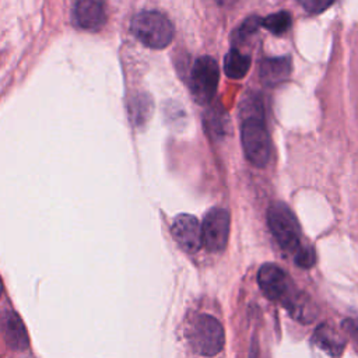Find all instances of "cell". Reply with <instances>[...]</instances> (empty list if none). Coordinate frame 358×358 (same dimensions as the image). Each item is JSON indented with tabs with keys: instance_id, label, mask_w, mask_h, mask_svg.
<instances>
[{
	"instance_id": "obj_1",
	"label": "cell",
	"mask_w": 358,
	"mask_h": 358,
	"mask_svg": "<svg viewBox=\"0 0 358 358\" xmlns=\"http://www.w3.org/2000/svg\"><path fill=\"white\" fill-rule=\"evenodd\" d=\"M257 284L270 301L280 303L295 320L310 323L316 319L317 309L310 296L298 289L280 266L274 263L262 264L257 271Z\"/></svg>"
},
{
	"instance_id": "obj_2",
	"label": "cell",
	"mask_w": 358,
	"mask_h": 358,
	"mask_svg": "<svg viewBox=\"0 0 358 358\" xmlns=\"http://www.w3.org/2000/svg\"><path fill=\"white\" fill-rule=\"evenodd\" d=\"M267 224L280 248L294 256L303 246L301 243V228L291 208L281 203H273L267 210Z\"/></svg>"
},
{
	"instance_id": "obj_3",
	"label": "cell",
	"mask_w": 358,
	"mask_h": 358,
	"mask_svg": "<svg viewBox=\"0 0 358 358\" xmlns=\"http://www.w3.org/2000/svg\"><path fill=\"white\" fill-rule=\"evenodd\" d=\"M133 35L145 46L162 49L168 46L173 36L171 21L158 11H141L136 14L130 24Z\"/></svg>"
},
{
	"instance_id": "obj_4",
	"label": "cell",
	"mask_w": 358,
	"mask_h": 358,
	"mask_svg": "<svg viewBox=\"0 0 358 358\" xmlns=\"http://www.w3.org/2000/svg\"><path fill=\"white\" fill-rule=\"evenodd\" d=\"M189 341L197 354L204 357H214L224 347V329L214 316L200 315L196 317L190 327Z\"/></svg>"
},
{
	"instance_id": "obj_5",
	"label": "cell",
	"mask_w": 358,
	"mask_h": 358,
	"mask_svg": "<svg viewBox=\"0 0 358 358\" xmlns=\"http://www.w3.org/2000/svg\"><path fill=\"white\" fill-rule=\"evenodd\" d=\"M241 138L248 161L255 166H264L270 158L271 144L263 120L245 119L241 129Z\"/></svg>"
},
{
	"instance_id": "obj_6",
	"label": "cell",
	"mask_w": 358,
	"mask_h": 358,
	"mask_svg": "<svg viewBox=\"0 0 358 358\" xmlns=\"http://www.w3.org/2000/svg\"><path fill=\"white\" fill-rule=\"evenodd\" d=\"M220 80L218 64L210 56L199 57L190 71V90L194 101L200 105L211 102Z\"/></svg>"
},
{
	"instance_id": "obj_7",
	"label": "cell",
	"mask_w": 358,
	"mask_h": 358,
	"mask_svg": "<svg viewBox=\"0 0 358 358\" xmlns=\"http://www.w3.org/2000/svg\"><path fill=\"white\" fill-rule=\"evenodd\" d=\"M229 214L225 208H211L201 224L203 246L213 253L225 249L229 236Z\"/></svg>"
},
{
	"instance_id": "obj_8",
	"label": "cell",
	"mask_w": 358,
	"mask_h": 358,
	"mask_svg": "<svg viewBox=\"0 0 358 358\" xmlns=\"http://www.w3.org/2000/svg\"><path fill=\"white\" fill-rule=\"evenodd\" d=\"M73 24L84 31H99L106 22V8L102 0H76L71 11Z\"/></svg>"
},
{
	"instance_id": "obj_9",
	"label": "cell",
	"mask_w": 358,
	"mask_h": 358,
	"mask_svg": "<svg viewBox=\"0 0 358 358\" xmlns=\"http://www.w3.org/2000/svg\"><path fill=\"white\" fill-rule=\"evenodd\" d=\"M171 232L180 249L187 253H194L203 246L201 224L190 214H179L172 222Z\"/></svg>"
},
{
	"instance_id": "obj_10",
	"label": "cell",
	"mask_w": 358,
	"mask_h": 358,
	"mask_svg": "<svg viewBox=\"0 0 358 358\" xmlns=\"http://www.w3.org/2000/svg\"><path fill=\"white\" fill-rule=\"evenodd\" d=\"M0 329L7 345L13 350L28 347V334L22 320L14 312H4L0 316Z\"/></svg>"
},
{
	"instance_id": "obj_11",
	"label": "cell",
	"mask_w": 358,
	"mask_h": 358,
	"mask_svg": "<svg viewBox=\"0 0 358 358\" xmlns=\"http://www.w3.org/2000/svg\"><path fill=\"white\" fill-rule=\"evenodd\" d=\"M260 80L270 87L284 83L291 73L289 57H267L260 63Z\"/></svg>"
},
{
	"instance_id": "obj_12",
	"label": "cell",
	"mask_w": 358,
	"mask_h": 358,
	"mask_svg": "<svg viewBox=\"0 0 358 358\" xmlns=\"http://www.w3.org/2000/svg\"><path fill=\"white\" fill-rule=\"evenodd\" d=\"M313 341L317 345V348L323 350L327 355L333 358H338L344 351V340L341 336L330 326L320 324L315 333H313Z\"/></svg>"
},
{
	"instance_id": "obj_13",
	"label": "cell",
	"mask_w": 358,
	"mask_h": 358,
	"mask_svg": "<svg viewBox=\"0 0 358 358\" xmlns=\"http://www.w3.org/2000/svg\"><path fill=\"white\" fill-rule=\"evenodd\" d=\"M250 67V57L241 53L238 49H231L224 59V71L228 77L239 80L246 76Z\"/></svg>"
},
{
	"instance_id": "obj_14",
	"label": "cell",
	"mask_w": 358,
	"mask_h": 358,
	"mask_svg": "<svg viewBox=\"0 0 358 358\" xmlns=\"http://www.w3.org/2000/svg\"><path fill=\"white\" fill-rule=\"evenodd\" d=\"M262 25L274 35H281L287 32L291 27V14L288 11H277L268 14L262 20Z\"/></svg>"
},
{
	"instance_id": "obj_15",
	"label": "cell",
	"mask_w": 358,
	"mask_h": 358,
	"mask_svg": "<svg viewBox=\"0 0 358 358\" xmlns=\"http://www.w3.org/2000/svg\"><path fill=\"white\" fill-rule=\"evenodd\" d=\"M262 25V20L256 15H252L249 18H246L239 27L238 29L234 32V42H243L246 41L248 38H250L253 34L257 32V29L260 28Z\"/></svg>"
},
{
	"instance_id": "obj_16",
	"label": "cell",
	"mask_w": 358,
	"mask_h": 358,
	"mask_svg": "<svg viewBox=\"0 0 358 358\" xmlns=\"http://www.w3.org/2000/svg\"><path fill=\"white\" fill-rule=\"evenodd\" d=\"M294 260L295 263L302 267V268H309L315 264L316 262V256H315V250L312 246L309 245H303L298 252L296 255L294 256Z\"/></svg>"
},
{
	"instance_id": "obj_17",
	"label": "cell",
	"mask_w": 358,
	"mask_h": 358,
	"mask_svg": "<svg viewBox=\"0 0 358 358\" xmlns=\"http://www.w3.org/2000/svg\"><path fill=\"white\" fill-rule=\"evenodd\" d=\"M334 0H299V3L302 4V7L309 11V13H322L323 10H326L329 6L333 4Z\"/></svg>"
},
{
	"instance_id": "obj_18",
	"label": "cell",
	"mask_w": 358,
	"mask_h": 358,
	"mask_svg": "<svg viewBox=\"0 0 358 358\" xmlns=\"http://www.w3.org/2000/svg\"><path fill=\"white\" fill-rule=\"evenodd\" d=\"M344 331L351 337V340L358 345V324L352 319H345L341 323Z\"/></svg>"
},
{
	"instance_id": "obj_19",
	"label": "cell",
	"mask_w": 358,
	"mask_h": 358,
	"mask_svg": "<svg viewBox=\"0 0 358 358\" xmlns=\"http://www.w3.org/2000/svg\"><path fill=\"white\" fill-rule=\"evenodd\" d=\"M1 294H3V282L0 280V296H1Z\"/></svg>"
}]
</instances>
